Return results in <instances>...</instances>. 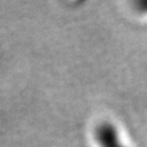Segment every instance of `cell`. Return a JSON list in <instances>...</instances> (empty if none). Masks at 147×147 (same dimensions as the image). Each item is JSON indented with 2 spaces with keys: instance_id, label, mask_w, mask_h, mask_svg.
<instances>
[{
  "instance_id": "6da1fadb",
  "label": "cell",
  "mask_w": 147,
  "mask_h": 147,
  "mask_svg": "<svg viewBox=\"0 0 147 147\" xmlns=\"http://www.w3.org/2000/svg\"><path fill=\"white\" fill-rule=\"evenodd\" d=\"M95 142L98 147H127L120 133L110 122H101L94 130Z\"/></svg>"
}]
</instances>
